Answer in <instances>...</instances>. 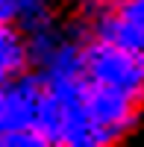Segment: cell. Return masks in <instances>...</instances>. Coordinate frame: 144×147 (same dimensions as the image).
Instances as JSON below:
<instances>
[{"instance_id":"obj_1","label":"cell","mask_w":144,"mask_h":147,"mask_svg":"<svg viewBox=\"0 0 144 147\" xmlns=\"http://www.w3.org/2000/svg\"><path fill=\"white\" fill-rule=\"evenodd\" d=\"M44 82L32 68L0 85V147H47Z\"/></svg>"},{"instance_id":"obj_2","label":"cell","mask_w":144,"mask_h":147,"mask_svg":"<svg viewBox=\"0 0 144 147\" xmlns=\"http://www.w3.org/2000/svg\"><path fill=\"white\" fill-rule=\"evenodd\" d=\"M82 74L106 88H115L144 103V59L115 47L109 41H100L94 35H85L82 44Z\"/></svg>"},{"instance_id":"obj_3","label":"cell","mask_w":144,"mask_h":147,"mask_svg":"<svg viewBox=\"0 0 144 147\" xmlns=\"http://www.w3.org/2000/svg\"><path fill=\"white\" fill-rule=\"evenodd\" d=\"M59 21V0H0V24H15L30 35Z\"/></svg>"},{"instance_id":"obj_4","label":"cell","mask_w":144,"mask_h":147,"mask_svg":"<svg viewBox=\"0 0 144 147\" xmlns=\"http://www.w3.org/2000/svg\"><path fill=\"white\" fill-rule=\"evenodd\" d=\"M30 71V41L21 27L0 24V85Z\"/></svg>"}]
</instances>
